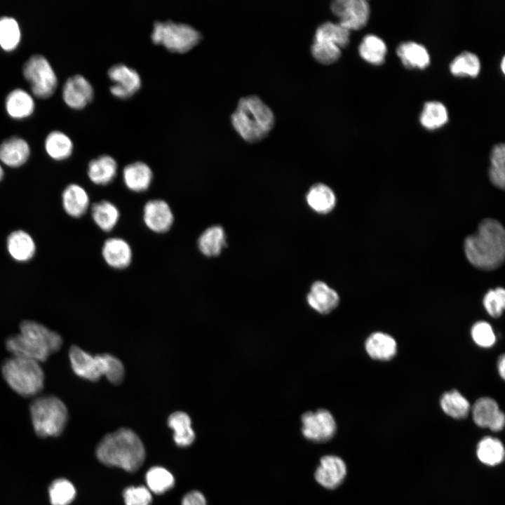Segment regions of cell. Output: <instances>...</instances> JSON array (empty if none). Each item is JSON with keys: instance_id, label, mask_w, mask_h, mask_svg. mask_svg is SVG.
Wrapping results in <instances>:
<instances>
[{"instance_id": "obj_1", "label": "cell", "mask_w": 505, "mask_h": 505, "mask_svg": "<svg viewBox=\"0 0 505 505\" xmlns=\"http://www.w3.org/2000/svg\"><path fill=\"white\" fill-rule=\"evenodd\" d=\"M464 247L466 257L473 266L483 270L495 269L504 260V229L497 220L485 219L477 231L466 238Z\"/></svg>"}, {"instance_id": "obj_2", "label": "cell", "mask_w": 505, "mask_h": 505, "mask_svg": "<svg viewBox=\"0 0 505 505\" xmlns=\"http://www.w3.org/2000/svg\"><path fill=\"white\" fill-rule=\"evenodd\" d=\"M62 345V337L57 332L32 320L22 321L19 333L11 335L6 340V347L11 356L39 363L46 361Z\"/></svg>"}, {"instance_id": "obj_3", "label": "cell", "mask_w": 505, "mask_h": 505, "mask_svg": "<svg viewBox=\"0 0 505 505\" xmlns=\"http://www.w3.org/2000/svg\"><path fill=\"white\" fill-rule=\"evenodd\" d=\"M96 455L107 466L133 472L143 464L145 450L135 432L121 428L102 439L97 447Z\"/></svg>"}, {"instance_id": "obj_4", "label": "cell", "mask_w": 505, "mask_h": 505, "mask_svg": "<svg viewBox=\"0 0 505 505\" xmlns=\"http://www.w3.org/2000/svg\"><path fill=\"white\" fill-rule=\"evenodd\" d=\"M231 121L245 141L255 143L269 134L274 128L275 117L270 107L259 97L249 95L239 100Z\"/></svg>"}, {"instance_id": "obj_5", "label": "cell", "mask_w": 505, "mask_h": 505, "mask_svg": "<svg viewBox=\"0 0 505 505\" xmlns=\"http://www.w3.org/2000/svg\"><path fill=\"white\" fill-rule=\"evenodd\" d=\"M1 373L9 387L24 397L37 396L44 386V372L36 361L11 356L3 362Z\"/></svg>"}, {"instance_id": "obj_6", "label": "cell", "mask_w": 505, "mask_h": 505, "mask_svg": "<svg viewBox=\"0 0 505 505\" xmlns=\"http://www.w3.org/2000/svg\"><path fill=\"white\" fill-rule=\"evenodd\" d=\"M29 412L36 433L43 438L61 434L68 419L65 404L53 395L36 397L31 403Z\"/></svg>"}, {"instance_id": "obj_7", "label": "cell", "mask_w": 505, "mask_h": 505, "mask_svg": "<svg viewBox=\"0 0 505 505\" xmlns=\"http://www.w3.org/2000/svg\"><path fill=\"white\" fill-rule=\"evenodd\" d=\"M151 38L154 43L163 45L167 49L185 52L201 39V33L194 27L172 20L155 21Z\"/></svg>"}, {"instance_id": "obj_8", "label": "cell", "mask_w": 505, "mask_h": 505, "mask_svg": "<svg viewBox=\"0 0 505 505\" xmlns=\"http://www.w3.org/2000/svg\"><path fill=\"white\" fill-rule=\"evenodd\" d=\"M22 71L36 96L47 97L53 93L57 86V76L45 56L41 54L31 55L25 62Z\"/></svg>"}, {"instance_id": "obj_9", "label": "cell", "mask_w": 505, "mask_h": 505, "mask_svg": "<svg viewBox=\"0 0 505 505\" xmlns=\"http://www.w3.org/2000/svg\"><path fill=\"white\" fill-rule=\"evenodd\" d=\"M303 436L308 440L322 443L331 439L335 435L337 424L334 417L325 409L315 412L308 411L302 415Z\"/></svg>"}, {"instance_id": "obj_10", "label": "cell", "mask_w": 505, "mask_h": 505, "mask_svg": "<svg viewBox=\"0 0 505 505\" xmlns=\"http://www.w3.org/2000/svg\"><path fill=\"white\" fill-rule=\"evenodd\" d=\"M330 8L339 24L349 31L362 29L370 18V7L365 0H335Z\"/></svg>"}, {"instance_id": "obj_11", "label": "cell", "mask_w": 505, "mask_h": 505, "mask_svg": "<svg viewBox=\"0 0 505 505\" xmlns=\"http://www.w3.org/2000/svg\"><path fill=\"white\" fill-rule=\"evenodd\" d=\"M107 74L113 81L110 86L111 93L120 98H126L133 95L141 86L139 73L133 67L123 63L111 66Z\"/></svg>"}, {"instance_id": "obj_12", "label": "cell", "mask_w": 505, "mask_h": 505, "mask_svg": "<svg viewBox=\"0 0 505 505\" xmlns=\"http://www.w3.org/2000/svg\"><path fill=\"white\" fill-rule=\"evenodd\" d=\"M69 359L73 372L79 377L96 382L102 376L101 355H92L78 346L69 350Z\"/></svg>"}, {"instance_id": "obj_13", "label": "cell", "mask_w": 505, "mask_h": 505, "mask_svg": "<svg viewBox=\"0 0 505 505\" xmlns=\"http://www.w3.org/2000/svg\"><path fill=\"white\" fill-rule=\"evenodd\" d=\"M143 221L152 231L163 234L170 230L174 215L168 203L161 199L147 201L143 208Z\"/></svg>"}, {"instance_id": "obj_14", "label": "cell", "mask_w": 505, "mask_h": 505, "mask_svg": "<svg viewBox=\"0 0 505 505\" xmlns=\"http://www.w3.org/2000/svg\"><path fill=\"white\" fill-rule=\"evenodd\" d=\"M472 415L474 422L480 427L499 431L504 426V414L499 410L496 401L490 398L478 399L472 408Z\"/></svg>"}, {"instance_id": "obj_15", "label": "cell", "mask_w": 505, "mask_h": 505, "mask_svg": "<svg viewBox=\"0 0 505 505\" xmlns=\"http://www.w3.org/2000/svg\"><path fill=\"white\" fill-rule=\"evenodd\" d=\"M346 475V466L344 462L334 455L323 457L314 474L316 481L328 489L338 487L343 482Z\"/></svg>"}, {"instance_id": "obj_16", "label": "cell", "mask_w": 505, "mask_h": 505, "mask_svg": "<svg viewBox=\"0 0 505 505\" xmlns=\"http://www.w3.org/2000/svg\"><path fill=\"white\" fill-rule=\"evenodd\" d=\"M93 96V88L81 74L69 77L64 83L62 97L69 107L79 109L89 102Z\"/></svg>"}, {"instance_id": "obj_17", "label": "cell", "mask_w": 505, "mask_h": 505, "mask_svg": "<svg viewBox=\"0 0 505 505\" xmlns=\"http://www.w3.org/2000/svg\"><path fill=\"white\" fill-rule=\"evenodd\" d=\"M309 307L321 314H328L339 303L337 292L322 281L314 282L307 295Z\"/></svg>"}, {"instance_id": "obj_18", "label": "cell", "mask_w": 505, "mask_h": 505, "mask_svg": "<svg viewBox=\"0 0 505 505\" xmlns=\"http://www.w3.org/2000/svg\"><path fill=\"white\" fill-rule=\"evenodd\" d=\"M102 255L110 267L123 269L130 264L133 252L130 245L126 240L119 237H112L104 242Z\"/></svg>"}, {"instance_id": "obj_19", "label": "cell", "mask_w": 505, "mask_h": 505, "mask_svg": "<svg viewBox=\"0 0 505 505\" xmlns=\"http://www.w3.org/2000/svg\"><path fill=\"white\" fill-rule=\"evenodd\" d=\"M122 175L126 187L134 192L145 191L153 180L151 168L142 161H135L126 166Z\"/></svg>"}, {"instance_id": "obj_20", "label": "cell", "mask_w": 505, "mask_h": 505, "mask_svg": "<svg viewBox=\"0 0 505 505\" xmlns=\"http://www.w3.org/2000/svg\"><path fill=\"white\" fill-rule=\"evenodd\" d=\"M29 153L28 143L18 136L10 137L0 144V160L9 167L16 168L24 164Z\"/></svg>"}, {"instance_id": "obj_21", "label": "cell", "mask_w": 505, "mask_h": 505, "mask_svg": "<svg viewBox=\"0 0 505 505\" xmlns=\"http://www.w3.org/2000/svg\"><path fill=\"white\" fill-rule=\"evenodd\" d=\"M396 54L402 64L408 69H424L430 63V55L421 43L408 41L398 44Z\"/></svg>"}, {"instance_id": "obj_22", "label": "cell", "mask_w": 505, "mask_h": 505, "mask_svg": "<svg viewBox=\"0 0 505 505\" xmlns=\"http://www.w3.org/2000/svg\"><path fill=\"white\" fill-rule=\"evenodd\" d=\"M118 165L116 160L107 154L100 155L91 160L88 166V176L97 185H107L115 178Z\"/></svg>"}, {"instance_id": "obj_23", "label": "cell", "mask_w": 505, "mask_h": 505, "mask_svg": "<svg viewBox=\"0 0 505 505\" xmlns=\"http://www.w3.org/2000/svg\"><path fill=\"white\" fill-rule=\"evenodd\" d=\"M306 201L313 211L325 215L335 208L337 198L330 187L323 183H317L308 190Z\"/></svg>"}, {"instance_id": "obj_24", "label": "cell", "mask_w": 505, "mask_h": 505, "mask_svg": "<svg viewBox=\"0 0 505 505\" xmlns=\"http://www.w3.org/2000/svg\"><path fill=\"white\" fill-rule=\"evenodd\" d=\"M62 206L65 212L73 217H80L88 209L90 199L86 191L80 185L70 184L62 195Z\"/></svg>"}, {"instance_id": "obj_25", "label": "cell", "mask_w": 505, "mask_h": 505, "mask_svg": "<svg viewBox=\"0 0 505 505\" xmlns=\"http://www.w3.org/2000/svg\"><path fill=\"white\" fill-rule=\"evenodd\" d=\"M365 350L373 359L388 361L396 354L397 345L390 335L377 332L370 335L365 341Z\"/></svg>"}, {"instance_id": "obj_26", "label": "cell", "mask_w": 505, "mask_h": 505, "mask_svg": "<svg viewBox=\"0 0 505 505\" xmlns=\"http://www.w3.org/2000/svg\"><path fill=\"white\" fill-rule=\"evenodd\" d=\"M7 249L14 260L26 262L34 256L36 245L28 233L22 230H16L8 236Z\"/></svg>"}, {"instance_id": "obj_27", "label": "cell", "mask_w": 505, "mask_h": 505, "mask_svg": "<svg viewBox=\"0 0 505 505\" xmlns=\"http://www.w3.org/2000/svg\"><path fill=\"white\" fill-rule=\"evenodd\" d=\"M224 229L220 225H213L205 229L198 238L200 252L206 257L218 256L226 246Z\"/></svg>"}, {"instance_id": "obj_28", "label": "cell", "mask_w": 505, "mask_h": 505, "mask_svg": "<svg viewBox=\"0 0 505 505\" xmlns=\"http://www.w3.org/2000/svg\"><path fill=\"white\" fill-rule=\"evenodd\" d=\"M5 105L8 114L17 119L30 115L34 109L32 97L22 88L11 90L6 96Z\"/></svg>"}, {"instance_id": "obj_29", "label": "cell", "mask_w": 505, "mask_h": 505, "mask_svg": "<svg viewBox=\"0 0 505 505\" xmlns=\"http://www.w3.org/2000/svg\"><path fill=\"white\" fill-rule=\"evenodd\" d=\"M358 53L366 62L374 65H380L385 61L387 47L382 38L369 34L363 38L358 46Z\"/></svg>"}, {"instance_id": "obj_30", "label": "cell", "mask_w": 505, "mask_h": 505, "mask_svg": "<svg viewBox=\"0 0 505 505\" xmlns=\"http://www.w3.org/2000/svg\"><path fill=\"white\" fill-rule=\"evenodd\" d=\"M91 215L95 224L101 230L108 232L117 224L120 212L113 203L103 200L92 206Z\"/></svg>"}, {"instance_id": "obj_31", "label": "cell", "mask_w": 505, "mask_h": 505, "mask_svg": "<svg viewBox=\"0 0 505 505\" xmlns=\"http://www.w3.org/2000/svg\"><path fill=\"white\" fill-rule=\"evenodd\" d=\"M168 426L174 431V440L180 447L191 445L195 438L189 415L182 411L172 413L168 419Z\"/></svg>"}, {"instance_id": "obj_32", "label": "cell", "mask_w": 505, "mask_h": 505, "mask_svg": "<svg viewBox=\"0 0 505 505\" xmlns=\"http://www.w3.org/2000/svg\"><path fill=\"white\" fill-rule=\"evenodd\" d=\"M476 454L478 459L487 466H496L503 462L505 456L502 443L493 437H485L477 445Z\"/></svg>"}, {"instance_id": "obj_33", "label": "cell", "mask_w": 505, "mask_h": 505, "mask_svg": "<svg viewBox=\"0 0 505 505\" xmlns=\"http://www.w3.org/2000/svg\"><path fill=\"white\" fill-rule=\"evenodd\" d=\"M448 121V113L445 106L439 101L425 102L420 114L419 121L428 130L442 127Z\"/></svg>"}, {"instance_id": "obj_34", "label": "cell", "mask_w": 505, "mask_h": 505, "mask_svg": "<svg viewBox=\"0 0 505 505\" xmlns=\"http://www.w3.org/2000/svg\"><path fill=\"white\" fill-rule=\"evenodd\" d=\"M314 40L324 41L342 49L349 43L350 31L339 23L324 22L316 29Z\"/></svg>"}, {"instance_id": "obj_35", "label": "cell", "mask_w": 505, "mask_h": 505, "mask_svg": "<svg viewBox=\"0 0 505 505\" xmlns=\"http://www.w3.org/2000/svg\"><path fill=\"white\" fill-rule=\"evenodd\" d=\"M48 154L55 160L68 158L73 150V143L68 135L59 130L51 131L45 140Z\"/></svg>"}, {"instance_id": "obj_36", "label": "cell", "mask_w": 505, "mask_h": 505, "mask_svg": "<svg viewBox=\"0 0 505 505\" xmlns=\"http://www.w3.org/2000/svg\"><path fill=\"white\" fill-rule=\"evenodd\" d=\"M440 406L446 415L454 419L465 418L470 410V404L467 399L454 389L443 395Z\"/></svg>"}, {"instance_id": "obj_37", "label": "cell", "mask_w": 505, "mask_h": 505, "mask_svg": "<svg viewBox=\"0 0 505 505\" xmlns=\"http://www.w3.org/2000/svg\"><path fill=\"white\" fill-rule=\"evenodd\" d=\"M480 70V62L478 57L469 51L461 53L450 64V71L455 76L476 77Z\"/></svg>"}, {"instance_id": "obj_38", "label": "cell", "mask_w": 505, "mask_h": 505, "mask_svg": "<svg viewBox=\"0 0 505 505\" xmlns=\"http://www.w3.org/2000/svg\"><path fill=\"white\" fill-rule=\"evenodd\" d=\"M505 146L503 143L495 144L490 153L489 177L491 182L499 189L505 186Z\"/></svg>"}, {"instance_id": "obj_39", "label": "cell", "mask_w": 505, "mask_h": 505, "mask_svg": "<svg viewBox=\"0 0 505 505\" xmlns=\"http://www.w3.org/2000/svg\"><path fill=\"white\" fill-rule=\"evenodd\" d=\"M20 39V27L10 16L0 17V46L6 50L14 49Z\"/></svg>"}, {"instance_id": "obj_40", "label": "cell", "mask_w": 505, "mask_h": 505, "mask_svg": "<svg viewBox=\"0 0 505 505\" xmlns=\"http://www.w3.org/2000/svg\"><path fill=\"white\" fill-rule=\"evenodd\" d=\"M48 494L52 505H69L75 497L76 490L71 482L59 478L51 483Z\"/></svg>"}, {"instance_id": "obj_41", "label": "cell", "mask_w": 505, "mask_h": 505, "mask_svg": "<svg viewBox=\"0 0 505 505\" xmlns=\"http://www.w3.org/2000/svg\"><path fill=\"white\" fill-rule=\"evenodd\" d=\"M146 480L149 490L156 494H162L174 485V478L166 469L159 466L151 468L147 473Z\"/></svg>"}, {"instance_id": "obj_42", "label": "cell", "mask_w": 505, "mask_h": 505, "mask_svg": "<svg viewBox=\"0 0 505 505\" xmlns=\"http://www.w3.org/2000/svg\"><path fill=\"white\" fill-rule=\"evenodd\" d=\"M312 56L323 65H331L341 57V49L335 44L320 40H314L311 47Z\"/></svg>"}, {"instance_id": "obj_43", "label": "cell", "mask_w": 505, "mask_h": 505, "mask_svg": "<svg viewBox=\"0 0 505 505\" xmlns=\"http://www.w3.org/2000/svg\"><path fill=\"white\" fill-rule=\"evenodd\" d=\"M103 376L113 384H120L124 377V367L121 361L109 354H101Z\"/></svg>"}, {"instance_id": "obj_44", "label": "cell", "mask_w": 505, "mask_h": 505, "mask_svg": "<svg viewBox=\"0 0 505 505\" xmlns=\"http://www.w3.org/2000/svg\"><path fill=\"white\" fill-rule=\"evenodd\" d=\"M483 305L492 317H499L505 307V291L502 288L489 290L483 298Z\"/></svg>"}, {"instance_id": "obj_45", "label": "cell", "mask_w": 505, "mask_h": 505, "mask_svg": "<svg viewBox=\"0 0 505 505\" xmlns=\"http://www.w3.org/2000/svg\"><path fill=\"white\" fill-rule=\"evenodd\" d=\"M471 336L476 344L485 348L493 346L496 340L493 329L485 321H478L473 325Z\"/></svg>"}, {"instance_id": "obj_46", "label": "cell", "mask_w": 505, "mask_h": 505, "mask_svg": "<svg viewBox=\"0 0 505 505\" xmlns=\"http://www.w3.org/2000/svg\"><path fill=\"white\" fill-rule=\"evenodd\" d=\"M123 498L126 505H150L152 500L150 491L143 486L127 487Z\"/></svg>"}, {"instance_id": "obj_47", "label": "cell", "mask_w": 505, "mask_h": 505, "mask_svg": "<svg viewBox=\"0 0 505 505\" xmlns=\"http://www.w3.org/2000/svg\"><path fill=\"white\" fill-rule=\"evenodd\" d=\"M182 505H207L202 493L192 491L187 493L183 498Z\"/></svg>"}, {"instance_id": "obj_48", "label": "cell", "mask_w": 505, "mask_h": 505, "mask_svg": "<svg viewBox=\"0 0 505 505\" xmlns=\"http://www.w3.org/2000/svg\"><path fill=\"white\" fill-rule=\"evenodd\" d=\"M498 371L500 377L502 379L505 377V357L504 355H501L497 363Z\"/></svg>"}, {"instance_id": "obj_49", "label": "cell", "mask_w": 505, "mask_h": 505, "mask_svg": "<svg viewBox=\"0 0 505 505\" xmlns=\"http://www.w3.org/2000/svg\"><path fill=\"white\" fill-rule=\"evenodd\" d=\"M504 64H505V60H504V58H503L501 60V69L502 70V72H504V67H505Z\"/></svg>"}, {"instance_id": "obj_50", "label": "cell", "mask_w": 505, "mask_h": 505, "mask_svg": "<svg viewBox=\"0 0 505 505\" xmlns=\"http://www.w3.org/2000/svg\"><path fill=\"white\" fill-rule=\"evenodd\" d=\"M3 176H4V170H3L2 167L0 165V181L2 180Z\"/></svg>"}]
</instances>
